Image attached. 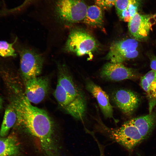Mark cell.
Returning a JSON list of instances; mask_svg holds the SVG:
<instances>
[{"label":"cell","instance_id":"6da1fadb","mask_svg":"<svg viewBox=\"0 0 156 156\" xmlns=\"http://www.w3.org/2000/svg\"><path fill=\"white\" fill-rule=\"evenodd\" d=\"M19 94L12 99L10 104L16 113L17 125L37 138L45 153L51 156L54 149L51 118L45 111L32 105L25 94Z\"/></svg>","mask_w":156,"mask_h":156},{"label":"cell","instance_id":"7a4b0ae2","mask_svg":"<svg viewBox=\"0 0 156 156\" xmlns=\"http://www.w3.org/2000/svg\"><path fill=\"white\" fill-rule=\"evenodd\" d=\"M32 5L47 11L63 24L83 21L88 8L84 0H35Z\"/></svg>","mask_w":156,"mask_h":156},{"label":"cell","instance_id":"3957f363","mask_svg":"<svg viewBox=\"0 0 156 156\" xmlns=\"http://www.w3.org/2000/svg\"><path fill=\"white\" fill-rule=\"evenodd\" d=\"M101 132L107 137L131 151L144 140L135 126L129 120L121 127H108L99 121Z\"/></svg>","mask_w":156,"mask_h":156},{"label":"cell","instance_id":"277c9868","mask_svg":"<svg viewBox=\"0 0 156 156\" xmlns=\"http://www.w3.org/2000/svg\"><path fill=\"white\" fill-rule=\"evenodd\" d=\"M98 47V42L92 36L82 29L75 28L70 32L65 49L78 56L88 55L90 59Z\"/></svg>","mask_w":156,"mask_h":156},{"label":"cell","instance_id":"5b68a950","mask_svg":"<svg viewBox=\"0 0 156 156\" xmlns=\"http://www.w3.org/2000/svg\"><path fill=\"white\" fill-rule=\"evenodd\" d=\"M138 44L134 38H128L116 41L111 45L106 59L113 63H122L136 57Z\"/></svg>","mask_w":156,"mask_h":156},{"label":"cell","instance_id":"8992f818","mask_svg":"<svg viewBox=\"0 0 156 156\" xmlns=\"http://www.w3.org/2000/svg\"><path fill=\"white\" fill-rule=\"evenodd\" d=\"M20 71L25 81L38 76L41 73L44 59L40 54L26 49L19 51Z\"/></svg>","mask_w":156,"mask_h":156},{"label":"cell","instance_id":"52a82bcc","mask_svg":"<svg viewBox=\"0 0 156 156\" xmlns=\"http://www.w3.org/2000/svg\"><path fill=\"white\" fill-rule=\"evenodd\" d=\"M53 94L59 105L68 114L77 119H83L86 112V103L71 96L57 83Z\"/></svg>","mask_w":156,"mask_h":156},{"label":"cell","instance_id":"ba28073f","mask_svg":"<svg viewBox=\"0 0 156 156\" xmlns=\"http://www.w3.org/2000/svg\"><path fill=\"white\" fill-rule=\"evenodd\" d=\"M156 23V14H142L138 12L128 22L129 31L133 38L144 41Z\"/></svg>","mask_w":156,"mask_h":156},{"label":"cell","instance_id":"9c48e42d","mask_svg":"<svg viewBox=\"0 0 156 156\" xmlns=\"http://www.w3.org/2000/svg\"><path fill=\"white\" fill-rule=\"evenodd\" d=\"M25 95L30 102L38 104L47 95L49 89L48 78L45 77H37L25 81Z\"/></svg>","mask_w":156,"mask_h":156},{"label":"cell","instance_id":"30bf717a","mask_svg":"<svg viewBox=\"0 0 156 156\" xmlns=\"http://www.w3.org/2000/svg\"><path fill=\"white\" fill-rule=\"evenodd\" d=\"M137 75L134 70L125 66L122 63L110 62L104 64L100 72L101 77L103 79L115 81L134 79Z\"/></svg>","mask_w":156,"mask_h":156},{"label":"cell","instance_id":"8fae6325","mask_svg":"<svg viewBox=\"0 0 156 156\" xmlns=\"http://www.w3.org/2000/svg\"><path fill=\"white\" fill-rule=\"evenodd\" d=\"M112 99L116 106L125 114H131L138 107L140 99L133 92L126 89H120L115 92Z\"/></svg>","mask_w":156,"mask_h":156},{"label":"cell","instance_id":"7c38bea8","mask_svg":"<svg viewBox=\"0 0 156 156\" xmlns=\"http://www.w3.org/2000/svg\"><path fill=\"white\" fill-rule=\"evenodd\" d=\"M57 66V83L71 96L81 102L86 103L84 96L75 83L66 66L64 64H58Z\"/></svg>","mask_w":156,"mask_h":156},{"label":"cell","instance_id":"4fadbf2b","mask_svg":"<svg viewBox=\"0 0 156 156\" xmlns=\"http://www.w3.org/2000/svg\"><path fill=\"white\" fill-rule=\"evenodd\" d=\"M87 90L96 99L104 116L106 118H113V107L108 95L99 86L89 80L86 83Z\"/></svg>","mask_w":156,"mask_h":156},{"label":"cell","instance_id":"5bb4252c","mask_svg":"<svg viewBox=\"0 0 156 156\" xmlns=\"http://www.w3.org/2000/svg\"><path fill=\"white\" fill-rule=\"evenodd\" d=\"M137 128L144 140L148 138L156 124V114L154 113L129 120Z\"/></svg>","mask_w":156,"mask_h":156},{"label":"cell","instance_id":"9a60e30c","mask_svg":"<svg viewBox=\"0 0 156 156\" xmlns=\"http://www.w3.org/2000/svg\"><path fill=\"white\" fill-rule=\"evenodd\" d=\"M83 22L91 27L102 28L103 23L102 9L95 4L88 7L86 15Z\"/></svg>","mask_w":156,"mask_h":156},{"label":"cell","instance_id":"2e32d148","mask_svg":"<svg viewBox=\"0 0 156 156\" xmlns=\"http://www.w3.org/2000/svg\"><path fill=\"white\" fill-rule=\"evenodd\" d=\"M19 152L18 142L15 135L0 138V156H15Z\"/></svg>","mask_w":156,"mask_h":156},{"label":"cell","instance_id":"e0dca14e","mask_svg":"<svg viewBox=\"0 0 156 156\" xmlns=\"http://www.w3.org/2000/svg\"><path fill=\"white\" fill-rule=\"evenodd\" d=\"M16 114L13 106L10 104L6 108L0 130V137H4L16 121Z\"/></svg>","mask_w":156,"mask_h":156},{"label":"cell","instance_id":"ac0fdd59","mask_svg":"<svg viewBox=\"0 0 156 156\" xmlns=\"http://www.w3.org/2000/svg\"><path fill=\"white\" fill-rule=\"evenodd\" d=\"M149 85L144 88L150 100V109H152L156 103V72L151 70L144 76Z\"/></svg>","mask_w":156,"mask_h":156},{"label":"cell","instance_id":"d6986e66","mask_svg":"<svg viewBox=\"0 0 156 156\" xmlns=\"http://www.w3.org/2000/svg\"><path fill=\"white\" fill-rule=\"evenodd\" d=\"M140 2L133 3L129 5L118 15L120 20L129 22L137 12L140 6Z\"/></svg>","mask_w":156,"mask_h":156},{"label":"cell","instance_id":"ffe728a7","mask_svg":"<svg viewBox=\"0 0 156 156\" xmlns=\"http://www.w3.org/2000/svg\"><path fill=\"white\" fill-rule=\"evenodd\" d=\"M17 38L14 41L10 43L5 41H0V55L3 57H15L16 55L13 45L15 43Z\"/></svg>","mask_w":156,"mask_h":156},{"label":"cell","instance_id":"44dd1931","mask_svg":"<svg viewBox=\"0 0 156 156\" xmlns=\"http://www.w3.org/2000/svg\"><path fill=\"white\" fill-rule=\"evenodd\" d=\"M139 2L140 0H116L114 6L118 15L130 4Z\"/></svg>","mask_w":156,"mask_h":156},{"label":"cell","instance_id":"7402d4cb","mask_svg":"<svg viewBox=\"0 0 156 156\" xmlns=\"http://www.w3.org/2000/svg\"><path fill=\"white\" fill-rule=\"evenodd\" d=\"M116 0H94L95 5L102 9L107 10L115 5Z\"/></svg>","mask_w":156,"mask_h":156},{"label":"cell","instance_id":"603a6c76","mask_svg":"<svg viewBox=\"0 0 156 156\" xmlns=\"http://www.w3.org/2000/svg\"><path fill=\"white\" fill-rule=\"evenodd\" d=\"M35 0H24L20 5L11 10V11H20L29 8L31 5Z\"/></svg>","mask_w":156,"mask_h":156},{"label":"cell","instance_id":"cb8c5ba5","mask_svg":"<svg viewBox=\"0 0 156 156\" xmlns=\"http://www.w3.org/2000/svg\"><path fill=\"white\" fill-rule=\"evenodd\" d=\"M150 67L152 70L156 72V56H153L151 59Z\"/></svg>","mask_w":156,"mask_h":156},{"label":"cell","instance_id":"d4e9b609","mask_svg":"<svg viewBox=\"0 0 156 156\" xmlns=\"http://www.w3.org/2000/svg\"><path fill=\"white\" fill-rule=\"evenodd\" d=\"M3 100L0 97V110L1 109L2 107Z\"/></svg>","mask_w":156,"mask_h":156}]
</instances>
